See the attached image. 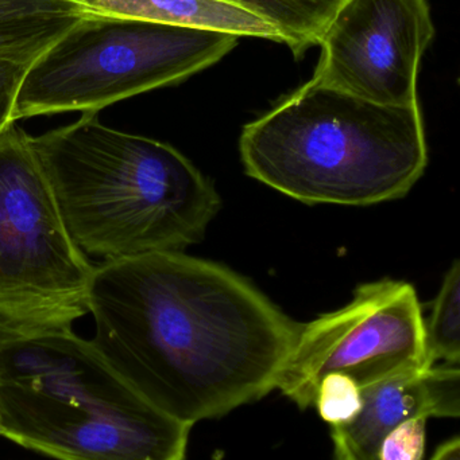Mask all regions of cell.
<instances>
[{"label": "cell", "mask_w": 460, "mask_h": 460, "mask_svg": "<svg viewBox=\"0 0 460 460\" xmlns=\"http://www.w3.org/2000/svg\"><path fill=\"white\" fill-rule=\"evenodd\" d=\"M86 303L103 358L192 427L275 389L300 330L234 270L181 252L103 262Z\"/></svg>", "instance_id": "cell-1"}, {"label": "cell", "mask_w": 460, "mask_h": 460, "mask_svg": "<svg viewBox=\"0 0 460 460\" xmlns=\"http://www.w3.org/2000/svg\"><path fill=\"white\" fill-rule=\"evenodd\" d=\"M62 220L84 254L105 261L181 252L202 240L221 197L167 143L126 134L83 113L30 137Z\"/></svg>", "instance_id": "cell-2"}, {"label": "cell", "mask_w": 460, "mask_h": 460, "mask_svg": "<svg viewBox=\"0 0 460 460\" xmlns=\"http://www.w3.org/2000/svg\"><path fill=\"white\" fill-rule=\"evenodd\" d=\"M191 429L70 327L0 330V437L10 442L57 460H184Z\"/></svg>", "instance_id": "cell-3"}, {"label": "cell", "mask_w": 460, "mask_h": 460, "mask_svg": "<svg viewBox=\"0 0 460 460\" xmlns=\"http://www.w3.org/2000/svg\"><path fill=\"white\" fill-rule=\"evenodd\" d=\"M254 180L305 204L365 207L405 196L428 162L420 107L374 104L313 83L243 128Z\"/></svg>", "instance_id": "cell-4"}, {"label": "cell", "mask_w": 460, "mask_h": 460, "mask_svg": "<svg viewBox=\"0 0 460 460\" xmlns=\"http://www.w3.org/2000/svg\"><path fill=\"white\" fill-rule=\"evenodd\" d=\"M238 38L215 30L86 13L27 67L14 120L97 113L129 97L175 85L221 61Z\"/></svg>", "instance_id": "cell-5"}, {"label": "cell", "mask_w": 460, "mask_h": 460, "mask_svg": "<svg viewBox=\"0 0 460 460\" xmlns=\"http://www.w3.org/2000/svg\"><path fill=\"white\" fill-rule=\"evenodd\" d=\"M95 267L68 233L30 137L0 134V330L72 326L88 313Z\"/></svg>", "instance_id": "cell-6"}, {"label": "cell", "mask_w": 460, "mask_h": 460, "mask_svg": "<svg viewBox=\"0 0 460 460\" xmlns=\"http://www.w3.org/2000/svg\"><path fill=\"white\" fill-rule=\"evenodd\" d=\"M418 294L405 281L364 284L340 310L300 324L275 384L302 410L315 405L321 380L343 375L359 388L429 369Z\"/></svg>", "instance_id": "cell-7"}, {"label": "cell", "mask_w": 460, "mask_h": 460, "mask_svg": "<svg viewBox=\"0 0 460 460\" xmlns=\"http://www.w3.org/2000/svg\"><path fill=\"white\" fill-rule=\"evenodd\" d=\"M434 37L427 0H346L319 43L312 81L374 104L419 105L420 62Z\"/></svg>", "instance_id": "cell-8"}, {"label": "cell", "mask_w": 460, "mask_h": 460, "mask_svg": "<svg viewBox=\"0 0 460 460\" xmlns=\"http://www.w3.org/2000/svg\"><path fill=\"white\" fill-rule=\"evenodd\" d=\"M361 397L353 420L331 426L334 460H378L386 435L410 419L459 418V367L401 373L361 388Z\"/></svg>", "instance_id": "cell-9"}, {"label": "cell", "mask_w": 460, "mask_h": 460, "mask_svg": "<svg viewBox=\"0 0 460 460\" xmlns=\"http://www.w3.org/2000/svg\"><path fill=\"white\" fill-rule=\"evenodd\" d=\"M86 13L215 30L283 43L278 32L248 11L219 0H70Z\"/></svg>", "instance_id": "cell-10"}, {"label": "cell", "mask_w": 460, "mask_h": 460, "mask_svg": "<svg viewBox=\"0 0 460 460\" xmlns=\"http://www.w3.org/2000/svg\"><path fill=\"white\" fill-rule=\"evenodd\" d=\"M86 13L70 0H0V59L30 66Z\"/></svg>", "instance_id": "cell-11"}, {"label": "cell", "mask_w": 460, "mask_h": 460, "mask_svg": "<svg viewBox=\"0 0 460 460\" xmlns=\"http://www.w3.org/2000/svg\"><path fill=\"white\" fill-rule=\"evenodd\" d=\"M248 11L272 26L294 58L318 46L346 0H219Z\"/></svg>", "instance_id": "cell-12"}, {"label": "cell", "mask_w": 460, "mask_h": 460, "mask_svg": "<svg viewBox=\"0 0 460 460\" xmlns=\"http://www.w3.org/2000/svg\"><path fill=\"white\" fill-rule=\"evenodd\" d=\"M460 264L455 261L446 275L435 300L428 323L424 322L427 361L429 367L443 361L459 365L460 359Z\"/></svg>", "instance_id": "cell-13"}, {"label": "cell", "mask_w": 460, "mask_h": 460, "mask_svg": "<svg viewBox=\"0 0 460 460\" xmlns=\"http://www.w3.org/2000/svg\"><path fill=\"white\" fill-rule=\"evenodd\" d=\"M315 405L320 418L331 426L347 423L361 411V388L347 376H327L319 385Z\"/></svg>", "instance_id": "cell-14"}, {"label": "cell", "mask_w": 460, "mask_h": 460, "mask_svg": "<svg viewBox=\"0 0 460 460\" xmlns=\"http://www.w3.org/2000/svg\"><path fill=\"white\" fill-rule=\"evenodd\" d=\"M426 418L410 419L389 432L378 451V460H423Z\"/></svg>", "instance_id": "cell-15"}, {"label": "cell", "mask_w": 460, "mask_h": 460, "mask_svg": "<svg viewBox=\"0 0 460 460\" xmlns=\"http://www.w3.org/2000/svg\"><path fill=\"white\" fill-rule=\"evenodd\" d=\"M27 67L16 62L0 59V134L14 120V107Z\"/></svg>", "instance_id": "cell-16"}, {"label": "cell", "mask_w": 460, "mask_h": 460, "mask_svg": "<svg viewBox=\"0 0 460 460\" xmlns=\"http://www.w3.org/2000/svg\"><path fill=\"white\" fill-rule=\"evenodd\" d=\"M431 460H460V439L458 437L440 446Z\"/></svg>", "instance_id": "cell-17"}]
</instances>
